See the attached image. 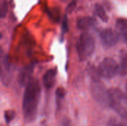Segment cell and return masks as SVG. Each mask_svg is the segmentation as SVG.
<instances>
[{
    "mask_svg": "<svg viewBox=\"0 0 127 126\" xmlns=\"http://www.w3.org/2000/svg\"><path fill=\"white\" fill-rule=\"evenodd\" d=\"M40 96L39 82L36 79H32L25 87L22 100V113L26 122L31 123L36 119Z\"/></svg>",
    "mask_w": 127,
    "mask_h": 126,
    "instance_id": "cell-1",
    "label": "cell"
},
{
    "mask_svg": "<svg viewBox=\"0 0 127 126\" xmlns=\"http://www.w3.org/2000/svg\"><path fill=\"white\" fill-rule=\"evenodd\" d=\"M109 108H112L121 117L127 118V95L121 91L112 88L109 90Z\"/></svg>",
    "mask_w": 127,
    "mask_h": 126,
    "instance_id": "cell-2",
    "label": "cell"
},
{
    "mask_svg": "<svg viewBox=\"0 0 127 126\" xmlns=\"http://www.w3.org/2000/svg\"><path fill=\"white\" fill-rule=\"evenodd\" d=\"M95 49V41L94 37L89 33L80 35L77 42V53L80 61H85L89 58Z\"/></svg>",
    "mask_w": 127,
    "mask_h": 126,
    "instance_id": "cell-3",
    "label": "cell"
},
{
    "mask_svg": "<svg viewBox=\"0 0 127 126\" xmlns=\"http://www.w3.org/2000/svg\"><path fill=\"white\" fill-rule=\"evenodd\" d=\"M91 93L95 100L103 106L109 107L110 97L109 90L99 82H92L91 85Z\"/></svg>",
    "mask_w": 127,
    "mask_h": 126,
    "instance_id": "cell-4",
    "label": "cell"
},
{
    "mask_svg": "<svg viewBox=\"0 0 127 126\" xmlns=\"http://www.w3.org/2000/svg\"><path fill=\"white\" fill-rule=\"evenodd\" d=\"M98 71L100 76L112 79L118 73V65L112 58H105L99 65Z\"/></svg>",
    "mask_w": 127,
    "mask_h": 126,
    "instance_id": "cell-5",
    "label": "cell"
},
{
    "mask_svg": "<svg viewBox=\"0 0 127 126\" xmlns=\"http://www.w3.org/2000/svg\"><path fill=\"white\" fill-rule=\"evenodd\" d=\"M13 76V67L7 59V56H3L0 63V78L3 84L9 85Z\"/></svg>",
    "mask_w": 127,
    "mask_h": 126,
    "instance_id": "cell-6",
    "label": "cell"
},
{
    "mask_svg": "<svg viewBox=\"0 0 127 126\" xmlns=\"http://www.w3.org/2000/svg\"><path fill=\"white\" fill-rule=\"evenodd\" d=\"M100 37L103 45L107 48H111L116 45L119 41V36L118 33L110 28L102 30L100 32Z\"/></svg>",
    "mask_w": 127,
    "mask_h": 126,
    "instance_id": "cell-7",
    "label": "cell"
},
{
    "mask_svg": "<svg viewBox=\"0 0 127 126\" xmlns=\"http://www.w3.org/2000/svg\"><path fill=\"white\" fill-rule=\"evenodd\" d=\"M33 65H28L22 68L19 74V83L21 86H25L32 79V75L33 71Z\"/></svg>",
    "mask_w": 127,
    "mask_h": 126,
    "instance_id": "cell-8",
    "label": "cell"
},
{
    "mask_svg": "<svg viewBox=\"0 0 127 126\" xmlns=\"http://www.w3.org/2000/svg\"><path fill=\"white\" fill-rule=\"evenodd\" d=\"M56 76H57L56 69H49L45 73V74L42 76V82L44 87L46 89L49 90L54 85L56 82Z\"/></svg>",
    "mask_w": 127,
    "mask_h": 126,
    "instance_id": "cell-9",
    "label": "cell"
},
{
    "mask_svg": "<svg viewBox=\"0 0 127 126\" xmlns=\"http://www.w3.org/2000/svg\"><path fill=\"white\" fill-rule=\"evenodd\" d=\"M96 25V20L95 18L91 16H84L80 18L77 20V27L81 30H87Z\"/></svg>",
    "mask_w": 127,
    "mask_h": 126,
    "instance_id": "cell-10",
    "label": "cell"
},
{
    "mask_svg": "<svg viewBox=\"0 0 127 126\" xmlns=\"http://www.w3.org/2000/svg\"><path fill=\"white\" fill-rule=\"evenodd\" d=\"M116 27L118 34L127 45V20L124 19H118L116 22Z\"/></svg>",
    "mask_w": 127,
    "mask_h": 126,
    "instance_id": "cell-11",
    "label": "cell"
},
{
    "mask_svg": "<svg viewBox=\"0 0 127 126\" xmlns=\"http://www.w3.org/2000/svg\"><path fill=\"white\" fill-rule=\"evenodd\" d=\"M118 73L125 76L127 74V53H122L121 54V60L120 64L118 65Z\"/></svg>",
    "mask_w": 127,
    "mask_h": 126,
    "instance_id": "cell-12",
    "label": "cell"
},
{
    "mask_svg": "<svg viewBox=\"0 0 127 126\" xmlns=\"http://www.w3.org/2000/svg\"><path fill=\"white\" fill-rule=\"evenodd\" d=\"M95 10L97 14V16L104 22H107L109 20V16L107 13H106L104 8L103 6L100 4H96L95 6Z\"/></svg>",
    "mask_w": 127,
    "mask_h": 126,
    "instance_id": "cell-13",
    "label": "cell"
},
{
    "mask_svg": "<svg viewBox=\"0 0 127 126\" xmlns=\"http://www.w3.org/2000/svg\"><path fill=\"white\" fill-rule=\"evenodd\" d=\"M8 11V4L7 0H0V19L6 16Z\"/></svg>",
    "mask_w": 127,
    "mask_h": 126,
    "instance_id": "cell-14",
    "label": "cell"
},
{
    "mask_svg": "<svg viewBox=\"0 0 127 126\" xmlns=\"http://www.w3.org/2000/svg\"><path fill=\"white\" fill-rule=\"evenodd\" d=\"M4 117L6 123L9 124L16 117V113L13 110H7L4 112Z\"/></svg>",
    "mask_w": 127,
    "mask_h": 126,
    "instance_id": "cell-15",
    "label": "cell"
},
{
    "mask_svg": "<svg viewBox=\"0 0 127 126\" xmlns=\"http://www.w3.org/2000/svg\"><path fill=\"white\" fill-rule=\"evenodd\" d=\"M89 74L91 75V77L92 78L93 82H99L100 81V74L98 71V69L95 68L94 67H91L89 69Z\"/></svg>",
    "mask_w": 127,
    "mask_h": 126,
    "instance_id": "cell-16",
    "label": "cell"
},
{
    "mask_svg": "<svg viewBox=\"0 0 127 126\" xmlns=\"http://www.w3.org/2000/svg\"><path fill=\"white\" fill-rule=\"evenodd\" d=\"M55 94L57 96V97L58 99H63L65 97V91L63 88H58L57 90H56V92H55Z\"/></svg>",
    "mask_w": 127,
    "mask_h": 126,
    "instance_id": "cell-17",
    "label": "cell"
},
{
    "mask_svg": "<svg viewBox=\"0 0 127 126\" xmlns=\"http://www.w3.org/2000/svg\"><path fill=\"white\" fill-rule=\"evenodd\" d=\"M76 5H77V0H73V1H71L68 4V7H67V8H66L67 12H68V13H71V12L74 10Z\"/></svg>",
    "mask_w": 127,
    "mask_h": 126,
    "instance_id": "cell-18",
    "label": "cell"
},
{
    "mask_svg": "<svg viewBox=\"0 0 127 126\" xmlns=\"http://www.w3.org/2000/svg\"><path fill=\"white\" fill-rule=\"evenodd\" d=\"M62 27H63V30L64 32H67L68 30V19H67V17L65 16L63 19V25H62Z\"/></svg>",
    "mask_w": 127,
    "mask_h": 126,
    "instance_id": "cell-19",
    "label": "cell"
},
{
    "mask_svg": "<svg viewBox=\"0 0 127 126\" xmlns=\"http://www.w3.org/2000/svg\"><path fill=\"white\" fill-rule=\"evenodd\" d=\"M108 126H124V125H122V124H120V123H116V122H113V123H110Z\"/></svg>",
    "mask_w": 127,
    "mask_h": 126,
    "instance_id": "cell-20",
    "label": "cell"
},
{
    "mask_svg": "<svg viewBox=\"0 0 127 126\" xmlns=\"http://www.w3.org/2000/svg\"><path fill=\"white\" fill-rule=\"evenodd\" d=\"M3 52H2V50H1V49H0V63H1V59H2V58H3Z\"/></svg>",
    "mask_w": 127,
    "mask_h": 126,
    "instance_id": "cell-21",
    "label": "cell"
},
{
    "mask_svg": "<svg viewBox=\"0 0 127 126\" xmlns=\"http://www.w3.org/2000/svg\"><path fill=\"white\" fill-rule=\"evenodd\" d=\"M1 37H2V35H1V33H0V39H1Z\"/></svg>",
    "mask_w": 127,
    "mask_h": 126,
    "instance_id": "cell-22",
    "label": "cell"
}]
</instances>
